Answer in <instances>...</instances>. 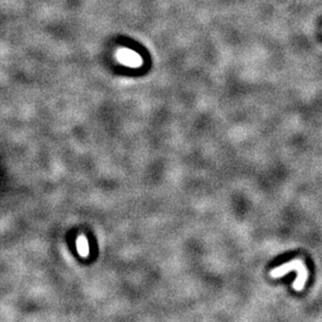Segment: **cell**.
<instances>
[{
    "label": "cell",
    "mask_w": 322,
    "mask_h": 322,
    "mask_svg": "<svg viewBox=\"0 0 322 322\" xmlns=\"http://www.w3.org/2000/svg\"><path fill=\"white\" fill-rule=\"evenodd\" d=\"M292 270L297 271V278L295 280V283L293 284L294 289H295L296 291H301L304 289V287L307 282V270L306 268V266L304 265V263L301 262L300 260H293V261L288 262L282 266H279L276 269H272L270 272V276L273 278L282 277Z\"/></svg>",
    "instance_id": "cell-1"
},
{
    "label": "cell",
    "mask_w": 322,
    "mask_h": 322,
    "mask_svg": "<svg viewBox=\"0 0 322 322\" xmlns=\"http://www.w3.org/2000/svg\"><path fill=\"white\" fill-rule=\"evenodd\" d=\"M77 250L81 257H87L89 253V245L87 242V239L83 236L78 237L77 239Z\"/></svg>",
    "instance_id": "cell-2"
}]
</instances>
